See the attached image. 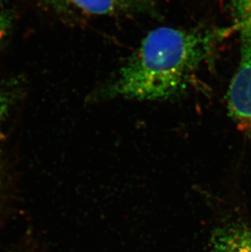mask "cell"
Wrapping results in <instances>:
<instances>
[{
    "label": "cell",
    "mask_w": 251,
    "mask_h": 252,
    "mask_svg": "<svg viewBox=\"0 0 251 252\" xmlns=\"http://www.w3.org/2000/svg\"><path fill=\"white\" fill-rule=\"evenodd\" d=\"M232 29L159 27L137 49L99 96L138 101L167 100L188 90L201 64Z\"/></svg>",
    "instance_id": "1"
},
{
    "label": "cell",
    "mask_w": 251,
    "mask_h": 252,
    "mask_svg": "<svg viewBox=\"0 0 251 252\" xmlns=\"http://www.w3.org/2000/svg\"><path fill=\"white\" fill-rule=\"evenodd\" d=\"M234 28L239 34L238 67L227 92L230 115L251 135V0H230Z\"/></svg>",
    "instance_id": "2"
},
{
    "label": "cell",
    "mask_w": 251,
    "mask_h": 252,
    "mask_svg": "<svg viewBox=\"0 0 251 252\" xmlns=\"http://www.w3.org/2000/svg\"><path fill=\"white\" fill-rule=\"evenodd\" d=\"M211 252H251V226L234 224L219 229L212 238Z\"/></svg>",
    "instance_id": "3"
},
{
    "label": "cell",
    "mask_w": 251,
    "mask_h": 252,
    "mask_svg": "<svg viewBox=\"0 0 251 252\" xmlns=\"http://www.w3.org/2000/svg\"><path fill=\"white\" fill-rule=\"evenodd\" d=\"M88 14L109 16L128 11L124 0H60Z\"/></svg>",
    "instance_id": "4"
},
{
    "label": "cell",
    "mask_w": 251,
    "mask_h": 252,
    "mask_svg": "<svg viewBox=\"0 0 251 252\" xmlns=\"http://www.w3.org/2000/svg\"><path fill=\"white\" fill-rule=\"evenodd\" d=\"M11 96L7 93L0 91V126L7 117V113L11 107Z\"/></svg>",
    "instance_id": "5"
},
{
    "label": "cell",
    "mask_w": 251,
    "mask_h": 252,
    "mask_svg": "<svg viewBox=\"0 0 251 252\" xmlns=\"http://www.w3.org/2000/svg\"><path fill=\"white\" fill-rule=\"evenodd\" d=\"M152 0H124L128 10L139 9L141 7L150 4Z\"/></svg>",
    "instance_id": "6"
},
{
    "label": "cell",
    "mask_w": 251,
    "mask_h": 252,
    "mask_svg": "<svg viewBox=\"0 0 251 252\" xmlns=\"http://www.w3.org/2000/svg\"><path fill=\"white\" fill-rule=\"evenodd\" d=\"M7 18L3 14V12L0 7V40L2 39V37L4 35L5 32L7 31Z\"/></svg>",
    "instance_id": "7"
}]
</instances>
